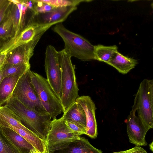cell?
Returning <instances> with one entry per match:
<instances>
[{
  "label": "cell",
  "instance_id": "23",
  "mask_svg": "<svg viewBox=\"0 0 153 153\" xmlns=\"http://www.w3.org/2000/svg\"><path fill=\"white\" fill-rule=\"evenodd\" d=\"M0 153H21L6 136L0 127Z\"/></svg>",
  "mask_w": 153,
  "mask_h": 153
},
{
  "label": "cell",
  "instance_id": "25",
  "mask_svg": "<svg viewBox=\"0 0 153 153\" xmlns=\"http://www.w3.org/2000/svg\"><path fill=\"white\" fill-rule=\"evenodd\" d=\"M42 2L47 3L54 7H63L76 6L81 3L85 1H90V0H41Z\"/></svg>",
  "mask_w": 153,
  "mask_h": 153
},
{
  "label": "cell",
  "instance_id": "38",
  "mask_svg": "<svg viewBox=\"0 0 153 153\" xmlns=\"http://www.w3.org/2000/svg\"><path fill=\"white\" fill-rule=\"evenodd\" d=\"M123 151H120V152H114L112 153H122L123 152Z\"/></svg>",
  "mask_w": 153,
  "mask_h": 153
},
{
  "label": "cell",
  "instance_id": "14",
  "mask_svg": "<svg viewBox=\"0 0 153 153\" xmlns=\"http://www.w3.org/2000/svg\"><path fill=\"white\" fill-rule=\"evenodd\" d=\"M77 9L76 6H73L56 7L50 12L35 15L33 21L41 24L53 25L61 23Z\"/></svg>",
  "mask_w": 153,
  "mask_h": 153
},
{
  "label": "cell",
  "instance_id": "4",
  "mask_svg": "<svg viewBox=\"0 0 153 153\" xmlns=\"http://www.w3.org/2000/svg\"><path fill=\"white\" fill-rule=\"evenodd\" d=\"M31 80L44 108L52 118L65 111L60 100L57 97L47 79L40 74L30 71Z\"/></svg>",
  "mask_w": 153,
  "mask_h": 153
},
{
  "label": "cell",
  "instance_id": "1",
  "mask_svg": "<svg viewBox=\"0 0 153 153\" xmlns=\"http://www.w3.org/2000/svg\"><path fill=\"white\" fill-rule=\"evenodd\" d=\"M5 105L17 116L24 126L45 141L51 121L49 114H40L30 109L12 97Z\"/></svg>",
  "mask_w": 153,
  "mask_h": 153
},
{
  "label": "cell",
  "instance_id": "30",
  "mask_svg": "<svg viewBox=\"0 0 153 153\" xmlns=\"http://www.w3.org/2000/svg\"><path fill=\"white\" fill-rule=\"evenodd\" d=\"M23 3L28 8L33 12V9L35 3L34 0H23Z\"/></svg>",
  "mask_w": 153,
  "mask_h": 153
},
{
  "label": "cell",
  "instance_id": "22",
  "mask_svg": "<svg viewBox=\"0 0 153 153\" xmlns=\"http://www.w3.org/2000/svg\"><path fill=\"white\" fill-rule=\"evenodd\" d=\"M30 65H4L1 69L3 79L12 76L21 77L29 69Z\"/></svg>",
  "mask_w": 153,
  "mask_h": 153
},
{
  "label": "cell",
  "instance_id": "26",
  "mask_svg": "<svg viewBox=\"0 0 153 153\" xmlns=\"http://www.w3.org/2000/svg\"><path fill=\"white\" fill-rule=\"evenodd\" d=\"M33 11L35 15L50 12L56 7H54L41 0H34Z\"/></svg>",
  "mask_w": 153,
  "mask_h": 153
},
{
  "label": "cell",
  "instance_id": "32",
  "mask_svg": "<svg viewBox=\"0 0 153 153\" xmlns=\"http://www.w3.org/2000/svg\"><path fill=\"white\" fill-rule=\"evenodd\" d=\"M8 1V0H0V10Z\"/></svg>",
  "mask_w": 153,
  "mask_h": 153
},
{
  "label": "cell",
  "instance_id": "13",
  "mask_svg": "<svg viewBox=\"0 0 153 153\" xmlns=\"http://www.w3.org/2000/svg\"><path fill=\"white\" fill-rule=\"evenodd\" d=\"M83 108L86 119V134L92 138H97V124L95 117L96 108L95 103L89 96L79 97L76 100Z\"/></svg>",
  "mask_w": 153,
  "mask_h": 153
},
{
  "label": "cell",
  "instance_id": "35",
  "mask_svg": "<svg viewBox=\"0 0 153 153\" xmlns=\"http://www.w3.org/2000/svg\"><path fill=\"white\" fill-rule=\"evenodd\" d=\"M149 147L150 150L152 152H153V141H152L151 143L149 144Z\"/></svg>",
  "mask_w": 153,
  "mask_h": 153
},
{
  "label": "cell",
  "instance_id": "24",
  "mask_svg": "<svg viewBox=\"0 0 153 153\" xmlns=\"http://www.w3.org/2000/svg\"><path fill=\"white\" fill-rule=\"evenodd\" d=\"M10 10L13 25L14 36H15L23 30L21 15L20 10L16 4L12 3Z\"/></svg>",
  "mask_w": 153,
  "mask_h": 153
},
{
  "label": "cell",
  "instance_id": "2",
  "mask_svg": "<svg viewBox=\"0 0 153 153\" xmlns=\"http://www.w3.org/2000/svg\"><path fill=\"white\" fill-rule=\"evenodd\" d=\"M71 57L64 49L59 51L61 70V101L65 112L79 97V89L75 74V65L72 64Z\"/></svg>",
  "mask_w": 153,
  "mask_h": 153
},
{
  "label": "cell",
  "instance_id": "19",
  "mask_svg": "<svg viewBox=\"0 0 153 153\" xmlns=\"http://www.w3.org/2000/svg\"><path fill=\"white\" fill-rule=\"evenodd\" d=\"M65 120L78 123L86 127V119L84 111L78 102L75 101L62 116Z\"/></svg>",
  "mask_w": 153,
  "mask_h": 153
},
{
  "label": "cell",
  "instance_id": "37",
  "mask_svg": "<svg viewBox=\"0 0 153 153\" xmlns=\"http://www.w3.org/2000/svg\"><path fill=\"white\" fill-rule=\"evenodd\" d=\"M4 41L5 40H3L2 39H0V46Z\"/></svg>",
  "mask_w": 153,
  "mask_h": 153
},
{
  "label": "cell",
  "instance_id": "17",
  "mask_svg": "<svg viewBox=\"0 0 153 153\" xmlns=\"http://www.w3.org/2000/svg\"><path fill=\"white\" fill-rule=\"evenodd\" d=\"M13 126L29 131L21 123L17 116L6 105L0 106V127ZM30 131V130H29Z\"/></svg>",
  "mask_w": 153,
  "mask_h": 153
},
{
  "label": "cell",
  "instance_id": "21",
  "mask_svg": "<svg viewBox=\"0 0 153 153\" xmlns=\"http://www.w3.org/2000/svg\"><path fill=\"white\" fill-rule=\"evenodd\" d=\"M10 7L7 15L0 24V39L4 40L10 39L14 36Z\"/></svg>",
  "mask_w": 153,
  "mask_h": 153
},
{
  "label": "cell",
  "instance_id": "10",
  "mask_svg": "<svg viewBox=\"0 0 153 153\" xmlns=\"http://www.w3.org/2000/svg\"><path fill=\"white\" fill-rule=\"evenodd\" d=\"M132 109L125 120L127 133L130 143L136 146H146L147 143L145 136L148 131L144 127L137 116L136 115L137 108L134 104Z\"/></svg>",
  "mask_w": 153,
  "mask_h": 153
},
{
  "label": "cell",
  "instance_id": "5",
  "mask_svg": "<svg viewBox=\"0 0 153 153\" xmlns=\"http://www.w3.org/2000/svg\"><path fill=\"white\" fill-rule=\"evenodd\" d=\"M134 104L138 117L148 131L153 127V80L145 79L140 83Z\"/></svg>",
  "mask_w": 153,
  "mask_h": 153
},
{
  "label": "cell",
  "instance_id": "12",
  "mask_svg": "<svg viewBox=\"0 0 153 153\" xmlns=\"http://www.w3.org/2000/svg\"><path fill=\"white\" fill-rule=\"evenodd\" d=\"M43 34L39 35L29 42L19 46L6 53L4 65H30V60L33 54L35 47Z\"/></svg>",
  "mask_w": 153,
  "mask_h": 153
},
{
  "label": "cell",
  "instance_id": "11",
  "mask_svg": "<svg viewBox=\"0 0 153 153\" xmlns=\"http://www.w3.org/2000/svg\"><path fill=\"white\" fill-rule=\"evenodd\" d=\"M79 136L69 128L65 123V120L62 117L51 121L45 142L47 148L62 141L78 138Z\"/></svg>",
  "mask_w": 153,
  "mask_h": 153
},
{
  "label": "cell",
  "instance_id": "8",
  "mask_svg": "<svg viewBox=\"0 0 153 153\" xmlns=\"http://www.w3.org/2000/svg\"><path fill=\"white\" fill-rule=\"evenodd\" d=\"M45 70L47 80L59 99L61 100V70L59 51L52 45L47 46L45 53Z\"/></svg>",
  "mask_w": 153,
  "mask_h": 153
},
{
  "label": "cell",
  "instance_id": "20",
  "mask_svg": "<svg viewBox=\"0 0 153 153\" xmlns=\"http://www.w3.org/2000/svg\"><path fill=\"white\" fill-rule=\"evenodd\" d=\"M116 45L105 46L101 45L94 46V54L95 60L107 63L118 52Z\"/></svg>",
  "mask_w": 153,
  "mask_h": 153
},
{
  "label": "cell",
  "instance_id": "27",
  "mask_svg": "<svg viewBox=\"0 0 153 153\" xmlns=\"http://www.w3.org/2000/svg\"><path fill=\"white\" fill-rule=\"evenodd\" d=\"M66 124L74 132L79 135L86 134V127L78 123L65 120Z\"/></svg>",
  "mask_w": 153,
  "mask_h": 153
},
{
  "label": "cell",
  "instance_id": "9",
  "mask_svg": "<svg viewBox=\"0 0 153 153\" xmlns=\"http://www.w3.org/2000/svg\"><path fill=\"white\" fill-rule=\"evenodd\" d=\"M47 153H103L86 138L79 137L62 141L47 147Z\"/></svg>",
  "mask_w": 153,
  "mask_h": 153
},
{
  "label": "cell",
  "instance_id": "36",
  "mask_svg": "<svg viewBox=\"0 0 153 153\" xmlns=\"http://www.w3.org/2000/svg\"><path fill=\"white\" fill-rule=\"evenodd\" d=\"M30 153H41L36 150H34L32 151Z\"/></svg>",
  "mask_w": 153,
  "mask_h": 153
},
{
  "label": "cell",
  "instance_id": "3",
  "mask_svg": "<svg viewBox=\"0 0 153 153\" xmlns=\"http://www.w3.org/2000/svg\"><path fill=\"white\" fill-rule=\"evenodd\" d=\"M53 30L62 38L64 49L71 57L82 61L95 60L94 45L83 37L67 29L62 23L56 24Z\"/></svg>",
  "mask_w": 153,
  "mask_h": 153
},
{
  "label": "cell",
  "instance_id": "29",
  "mask_svg": "<svg viewBox=\"0 0 153 153\" xmlns=\"http://www.w3.org/2000/svg\"><path fill=\"white\" fill-rule=\"evenodd\" d=\"M122 153H147V152L143 148L136 146L129 149L123 151Z\"/></svg>",
  "mask_w": 153,
  "mask_h": 153
},
{
  "label": "cell",
  "instance_id": "6",
  "mask_svg": "<svg viewBox=\"0 0 153 153\" xmlns=\"http://www.w3.org/2000/svg\"><path fill=\"white\" fill-rule=\"evenodd\" d=\"M29 69L19 79L12 97L26 107L39 114H48L42 106L38 94L32 83Z\"/></svg>",
  "mask_w": 153,
  "mask_h": 153
},
{
  "label": "cell",
  "instance_id": "28",
  "mask_svg": "<svg viewBox=\"0 0 153 153\" xmlns=\"http://www.w3.org/2000/svg\"><path fill=\"white\" fill-rule=\"evenodd\" d=\"M12 3L9 0L0 10V24L7 15Z\"/></svg>",
  "mask_w": 153,
  "mask_h": 153
},
{
  "label": "cell",
  "instance_id": "18",
  "mask_svg": "<svg viewBox=\"0 0 153 153\" xmlns=\"http://www.w3.org/2000/svg\"><path fill=\"white\" fill-rule=\"evenodd\" d=\"M20 77L14 76L3 79L0 84V106L6 103L12 97L13 90Z\"/></svg>",
  "mask_w": 153,
  "mask_h": 153
},
{
  "label": "cell",
  "instance_id": "34",
  "mask_svg": "<svg viewBox=\"0 0 153 153\" xmlns=\"http://www.w3.org/2000/svg\"><path fill=\"white\" fill-rule=\"evenodd\" d=\"M3 79V73L2 70L1 69L0 70V84L1 82Z\"/></svg>",
  "mask_w": 153,
  "mask_h": 153
},
{
  "label": "cell",
  "instance_id": "15",
  "mask_svg": "<svg viewBox=\"0 0 153 153\" xmlns=\"http://www.w3.org/2000/svg\"><path fill=\"white\" fill-rule=\"evenodd\" d=\"M1 128L6 136L21 153H30L36 150L29 142L15 131L7 127Z\"/></svg>",
  "mask_w": 153,
  "mask_h": 153
},
{
  "label": "cell",
  "instance_id": "33",
  "mask_svg": "<svg viewBox=\"0 0 153 153\" xmlns=\"http://www.w3.org/2000/svg\"><path fill=\"white\" fill-rule=\"evenodd\" d=\"M12 3L15 4L21 3L22 2V0H9Z\"/></svg>",
  "mask_w": 153,
  "mask_h": 153
},
{
  "label": "cell",
  "instance_id": "31",
  "mask_svg": "<svg viewBox=\"0 0 153 153\" xmlns=\"http://www.w3.org/2000/svg\"><path fill=\"white\" fill-rule=\"evenodd\" d=\"M6 53H0V70L3 67L5 61Z\"/></svg>",
  "mask_w": 153,
  "mask_h": 153
},
{
  "label": "cell",
  "instance_id": "7",
  "mask_svg": "<svg viewBox=\"0 0 153 153\" xmlns=\"http://www.w3.org/2000/svg\"><path fill=\"white\" fill-rule=\"evenodd\" d=\"M53 25L32 22L27 25L17 35L4 41L0 46V53H6L29 42L39 35L44 34Z\"/></svg>",
  "mask_w": 153,
  "mask_h": 153
},
{
  "label": "cell",
  "instance_id": "16",
  "mask_svg": "<svg viewBox=\"0 0 153 153\" xmlns=\"http://www.w3.org/2000/svg\"><path fill=\"white\" fill-rule=\"evenodd\" d=\"M137 63L136 60L124 56L118 51L107 63L123 74H127L134 68Z\"/></svg>",
  "mask_w": 153,
  "mask_h": 153
}]
</instances>
